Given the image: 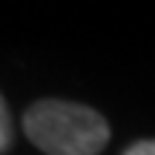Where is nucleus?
<instances>
[{
    "instance_id": "f257e3e1",
    "label": "nucleus",
    "mask_w": 155,
    "mask_h": 155,
    "mask_svg": "<svg viewBox=\"0 0 155 155\" xmlns=\"http://www.w3.org/2000/svg\"><path fill=\"white\" fill-rule=\"evenodd\" d=\"M29 141L46 155H98L109 141V124L92 106L46 98L23 115Z\"/></svg>"
},
{
    "instance_id": "f03ea898",
    "label": "nucleus",
    "mask_w": 155,
    "mask_h": 155,
    "mask_svg": "<svg viewBox=\"0 0 155 155\" xmlns=\"http://www.w3.org/2000/svg\"><path fill=\"white\" fill-rule=\"evenodd\" d=\"M9 144H12V118H9L3 95H0V150H6Z\"/></svg>"
},
{
    "instance_id": "7ed1b4c3",
    "label": "nucleus",
    "mask_w": 155,
    "mask_h": 155,
    "mask_svg": "<svg viewBox=\"0 0 155 155\" xmlns=\"http://www.w3.org/2000/svg\"><path fill=\"white\" fill-rule=\"evenodd\" d=\"M124 155H155V138H147V141H135Z\"/></svg>"
}]
</instances>
